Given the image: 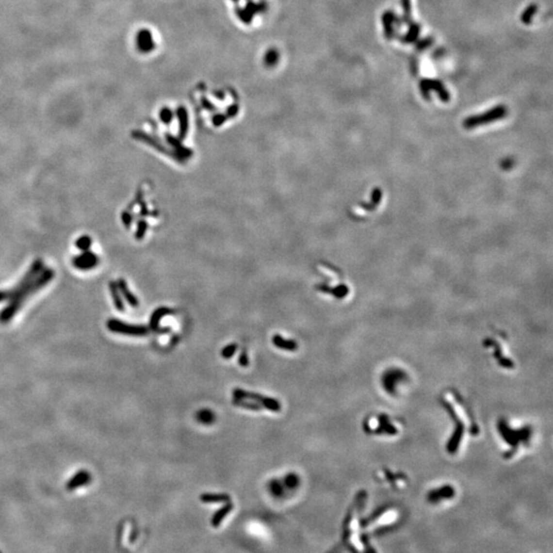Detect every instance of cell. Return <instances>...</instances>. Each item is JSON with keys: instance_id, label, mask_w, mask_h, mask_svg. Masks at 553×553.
Wrapping results in <instances>:
<instances>
[{"instance_id": "6da1fadb", "label": "cell", "mask_w": 553, "mask_h": 553, "mask_svg": "<svg viewBox=\"0 0 553 553\" xmlns=\"http://www.w3.org/2000/svg\"><path fill=\"white\" fill-rule=\"evenodd\" d=\"M54 276V272L45 267L41 260H36L23 279L12 289L0 290V302L7 301L0 311V322L7 323L20 310L25 301L48 285Z\"/></svg>"}, {"instance_id": "7a4b0ae2", "label": "cell", "mask_w": 553, "mask_h": 553, "mask_svg": "<svg viewBox=\"0 0 553 553\" xmlns=\"http://www.w3.org/2000/svg\"><path fill=\"white\" fill-rule=\"evenodd\" d=\"M440 402L456 423L455 431L447 444V449L450 453H456L460 448L465 431H468L472 435H475L477 432L476 422L472 417V412L467 408L464 400L456 391H445L441 395Z\"/></svg>"}, {"instance_id": "3957f363", "label": "cell", "mask_w": 553, "mask_h": 553, "mask_svg": "<svg viewBox=\"0 0 553 553\" xmlns=\"http://www.w3.org/2000/svg\"><path fill=\"white\" fill-rule=\"evenodd\" d=\"M365 499L366 493H359L358 495L356 502L348 511L343 524V542L347 548L353 551H372L371 548H369L362 519L359 518V510Z\"/></svg>"}, {"instance_id": "277c9868", "label": "cell", "mask_w": 553, "mask_h": 553, "mask_svg": "<svg viewBox=\"0 0 553 553\" xmlns=\"http://www.w3.org/2000/svg\"><path fill=\"white\" fill-rule=\"evenodd\" d=\"M364 429L367 433L374 436H390L399 435V424L393 418L385 414L371 415L364 420Z\"/></svg>"}, {"instance_id": "5b68a950", "label": "cell", "mask_w": 553, "mask_h": 553, "mask_svg": "<svg viewBox=\"0 0 553 553\" xmlns=\"http://www.w3.org/2000/svg\"><path fill=\"white\" fill-rule=\"evenodd\" d=\"M399 520V513L393 507H382L378 511H375L366 521L362 520L364 531L382 532L389 530Z\"/></svg>"}, {"instance_id": "8992f818", "label": "cell", "mask_w": 553, "mask_h": 553, "mask_svg": "<svg viewBox=\"0 0 553 553\" xmlns=\"http://www.w3.org/2000/svg\"><path fill=\"white\" fill-rule=\"evenodd\" d=\"M499 432L503 440L506 442V444H508L512 449V451L509 453L512 454L515 451L519 450L520 446L528 444V441L531 439L532 430L530 426L513 429L508 425V423H507L505 420H502L499 423Z\"/></svg>"}, {"instance_id": "52a82bcc", "label": "cell", "mask_w": 553, "mask_h": 553, "mask_svg": "<svg viewBox=\"0 0 553 553\" xmlns=\"http://www.w3.org/2000/svg\"><path fill=\"white\" fill-rule=\"evenodd\" d=\"M506 114H507L506 107L500 105V106L494 107L490 111H488V112L483 113L481 115H475V116L468 117L463 124H464L465 128H467V129L475 128L478 125H484L487 123H491V122L497 121V120H500L501 118L505 117Z\"/></svg>"}, {"instance_id": "ba28073f", "label": "cell", "mask_w": 553, "mask_h": 553, "mask_svg": "<svg viewBox=\"0 0 553 553\" xmlns=\"http://www.w3.org/2000/svg\"><path fill=\"white\" fill-rule=\"evenodd\" d=\"M107 327L110 331L114 332V333L128 336H146L149 334V329L145 326L126 324V323L116 319L109 320L107 323Z\"/></svg>"}, {"instance_id": "9c48e42d", "label": "cell", "mask_w": 553, "mask_h": 553, "mask_svg": "<svg viewBox=\"0 0 553 553\" xmlns=\"http://www.w3.org/2000/svg\"><path fill=\"white\" fill-rule=\"evenodd\" d=\"M233 395L235 396V398H238V399L254 400L257 403H260V405L262 406L263 408L270 410V411H273V412H280L282 409V406H281L279 401L269 398V396H263L260 393L248 392V391H245L241 389H235L233 390Z\"/></svg>"}, {"instance_id": "30bf717a", "label": "cell", "mask_w": 553, "mask_h": 553, "mask_svg": "<svg viewBox=\"0 0 553 553\" xmlns=\"http://www.w3.org/2000/svg\"><path fill=\"white\" fill-rule=\"evenodd\" d=\"M99 260L98 256L89 250L82 251L81 254L74 257L73 265L80 271H90L98 265Z\"/></svg>"}, {"instance_id": "8fae6325", "label": "cell", "mask_w": 553, "mask_h": 553, "mask_svg": "<svg viewBox=\"0 0 553 553\" xmlns=\"http://www.w3.org/2000/svg\"><path fill=\"white\" fill-rule=\"evenodd\" d=\"M406 380L405 372H403L400 369H390L389 372L383 376V385L385 390L390 393H393L395 391L396 384L398 386L401 384L400 381Z\"/></svg>"}, {"instance_id": "7c38bea8", "label": "cell", "mask_w": 553, "mask_h": 553, "mask_svg": "<svg viewBox=\"0 0 553 553\" xmlns=\"http://www.w3.org/2000/svg\"><path fill=\"white\" fill-rule=\"evenodd\" d=\"M92 476L87 470H79L78 472L74 474L66 484V488L68 491H75L77 488L87 486L91 483Z\"/></svg>"}, {"instance_id": "4fadbf2b", "label": "cell", "mask_w": 553, "mask_h": 553, "mask_svg": "<svg viewBox=\"0 0 553 553\" xmlns=\"http://www.w3.org/2000/svg\"><path fill=\"white\" fill-rule=\"evenodd\" d=\"M455 495V490L450 486L440 487L436 490H432L428 493L427 499L431 503H438L444 500H449Z\"/></svg>"}, {"instance_id": "5bb4252c", "label": "cell", "mask_w": 553, "mask_h": 553, "mask_svg": "<svg viewBox=\"0 0 553 553\" xmlns=\"http://www.w3.org/2000/svg\"><path fill=\"white\" fill-rule=\"evenodd\" d=\"M137 49L142 52H149L154 49L155 42L153 35L149 30H142L137 33L136 36Z\"/></svg>"}, {"instance_id": "9a60e30c", "label": "cell", "mask_w": 553, "mask_h": 553, "mask_svg": "<svg viewBox=\"0 0 553 553\" xmlns=\"http://www.w3.org/2000/svg\"><path fill=\"white\" fill-rule=\"evenodd\" d=\"M169 313H172V310H170L167 308H159L158 309H156L153 315L151 316V320H150V327L152 330L156 331V332H166L167 329H160L159 328V323L160 320L166 316V315H169Z\"/></svg>"}, {"instance_id": "2e32d148", "label": "cell", "mask_w": 553, "mask_h": 553, "mask_svg": "<svg viewBox=\"0 0 553 553\" xmlns=\"http://www.w3.org/2000/svg\"><path fill=\"white\" fill-rule=\"evenodd\" d=\"M385 481L386 482H390L391 486L393 487V488L395 490H400V488H405L406 487V482H407V476H405V474L403 473H392L390 472V470H386L385 472Z\"/></svg>"}, {"instance_id": "e0dca14e", "label": "cell", "mask_w": 553, "mask_h": 553, "mask_svg": "<svg viewBox=\"0 0 553 553\" xmlns=\"http://www.w3.org/2000/svg\"><path fill=\"white\" fill-rule=\"evenodd\" d=\"M272 341L275 346H276L280 349H284V350H289V352H295V350L297 349L298 345L297 343L295 342L294 340H290V339H285L283 338L281 335H274L272 338Z\"/></svg>"}, {"instance_id": "ac0fdd59", "label": "cell", "mask_w": 553, "mask_h": 553, "mask_svg": "<svg viewBox=\"0 0 553 553\" xmlns=\"http://www.w3.org/2000/svg\"><path fill=\"white\" fill-rule=\"evenodd\" d=\"M424 81H425L426 85H427V87H428L429 90H435L436 92H438L439 98H440V99H441L442 101H448V100H449V98H450L449 92H448V90L445 88L444 84H442V83H441L440 81L432 80V79H430V80H429V79H424Z\"/></svg>"}, {"instance_id": "d6986e66", "label": "cell", "mask_w": 553, "mask_h": 553, "mask_svg": "<svg viewBox=\"0 0 553 553\" xmlns=\"http://www.w3.org/2000/svg\"><path fill=\"white\" fill-rule=\"evenodd\" d=\"M117 286H118V289H119L120 293H121L122 296L127 300V302L130 304L131 307H137L138 306L137 298L130 292V290H129L126 282L123 279H120L118 281Z\"/></svg>"}, {"instance_id": "ffe728a7", "label": "cell", "mask_w": 553, "mask_h": 553, "mask_svg": "<svg viewBox=\"0 0 553 553\" xmlns=\"http://www.w3.org/2000/svg\"><path fill=\"white\" fill-rule=\"evenodd\" d=\"M234 508V505L233 503L228 501V504H226L223 508H220L219 510H217L213 516H212V520H211V524L213 525L214 528H217L218 525L223 521V520L226 518V516L232 511V509Z\"/></svg>"}, {"instance_id": "44dd1931", "label": "cell", "mask_w": 553, "mask_h": 553, "mask_svg": "<svg viewBox=\"0 0 553 553\" xmlns=\"http://www.w3.org/2000/svg\"><path fill=\"white\" fill-rule=\"evenodd\" d=\"M110 292L112 294V297H113V301L115 307L118 310L120 311H123L124 310V303L122 300V295L120 293L119 289H118V286L117 283L112 282L110 284Z\"/></svg>"}, {"instance_id": "7402d4cb", "label": "cell", "mask_w": 553, "mask_h": 553, "mask_svg": "<svg viewBox=\"0 0 553 553\" xmlns=\"http://www.w3.org/2000/svg\"><path fill=\"white\" fill-rule=\"evenodd\" d=\"M200 500L204 503H213V502H228L230 501V497L228 494H202L200 496Z\"/></svg>"}, {"instance_id": "603a6c76", "label": "cell", "mask_w": 553, "mask_h": 553, "mask_svg": "<svg viewBox=\"0 0 553 553\" xmlns=\"http://www.w3.org/2000/svg\"><path fill=\"white\" fill-rule=\"evenodd\" d=\"M382 20H383V25H384L385 35H386L387 38H391L392 35H393L392 24L395 21V16L393 15V13L392 12H386L382 16Z\"/></svg>"}, {"instance_id": "cb8c5ba5", "label": "cell", "mask_w": 553, "mask_h": 553, "mask_svg": "<svg viewBox=\"0 0 553 553\" xmlns=\"http://www.w3.org/2000/svg\"><path fill=\"white\" fill-rule=\"evenodd\" d=\"M419 33H420V27L417 24H412L408 33L404 35L401 39L403 42H406V43L414 42L415 40L417 39Z\"/></svg>"}, {"instance_id": "d4e9b609", "label": "cell", "mask_w": 553, "mask_h": 553, "mask_svg": "<svg viewBox=\"0 0 553 553\" xmlns=\"http://www.w3.org/2000/svg\"><path fill=\"white\" fill-rule=\"evenodd\" d=\"M233 404H234L235 406H237V407L243 408V409H247V410H251V411H260V410H261V409L263 408L261 405H258V403H257V404H255V403H248V402L243 401V399H238V398H236V399L233 400Z\"/></svg>"}, {"instance_id": "484cf974", "label": "cell", "mask_w": 553, "mask_h": 553, "mask_svg": "<svg viewBox=\"0 0 553 553\" xmlns=\"http://www.w3.org/2000/svg\"><path fill=\"white\" fill-rule=\"evenodd\" d=\"M537 9H538V6L536 4H531L527 8H525V11L523 12V14L521 16L522 23L523 24H531L532 17L534 16L535 14H536Z\"/></svg>"}, {"instance_id": "4316f807", "label": "cell", "mask_w": 553, "mask_h": 553, "mask_svg": "<svg viewBox=\"0 0 553 553\" xmlns=\"http://www.w3.org/2000/svg\"><path fill=\"white\" fill-rule=\"evenodd\" d=\"M92 244V240L88 236H82L76 240V247L81 251L89 250Z\"/></svg>"}, {"instance_id": "83f0119b", "label": "cell", "mask_w": 553, "mask_h": 553, "mask_svg": "<svg viewBox=\"0 0 553 553\" xmlns=\"http://www.w3.org/2000/svg\"><path fill=\"white\" fill-rule=\"evenodd\" d=\"M237 349H238V345L236 343L229 344V345L224 347L223 350H221V357H223L224 358H227V359L230 358L236 354Z\"/></svg>"}, {"instance_id": "f1b7e54d", "label": "cell", "mask_w": 553, "mask_h": 553, "mask_svg": "<svg viewBox=\"0 0 553 553\" xmlns=\"http://www.w3.org/2000/svg\"><path fill=\"white\" fill-rule=\"evenodd\" d=\"M146 228H147V224L146 223V221H140V223H138V226H137L136 232H135L136 239H138V240L143 239L145 237L146 232Z\"/></svg>"}, {"instance_id": "f546056e", "label": "cell", "mask_w": 553, "mask_h": 553, "mask_svg": "<svg viewBox=\"0 0 553 553\" xmlns=\"http://www.w3.org/2000/svg\"><path fill=\"white\" fill-rule=\"evenodd\" d=\"M278 61V53L276 51H269L265 54V63L270 66H274L276 62Z\"/></svg>"}, {"instance_id": "4dcf8cb0", "label": "cell", "mask_w": 553, "mask_h": 553, "mask_svg": "<svg viewBox=\"0 0 553 553\" xmlns=\"http://www.w3.org/2000/svg\"><path fill=\"white\" fill-rule=\"evenodd\" d=\"M160 117H161V120L164 123H169L171 121L172 115L169 112V110H163L160 114Z\"/></svg>"}, {"instance_id": "1f68e13d", "label": "cell", "mask_w": 553, "mask_h": 553, "mask_svg": "<svg viewBox=\"0 0 553 553\" xmlns=\"http://www.w3.org/2000/svg\"><path fill=\"white\" fill-rule=\"evenodd\" d=\"M239 364L242 367H248L249 365V358L247 357L246 352H242L239 357Z\"/></svg>"}, {"instance_id": "d6a6232c", "label": "cell", "mask_w": 553, "mask_h": 553, "mask_svg": "<svg viewBox=\"0 0 553 553\" xmlns=\"http://www.w3.org/2000/svg\"><path fill=\"white\" fill-rule=\"evenodd\" d=\"M402 4H403V8H404L405 15L407 16V17H409V16H410V12H411L410 0H402Z\"/></svg>"}, {"instance_id": "836d02e7", "label": "cell", "mask_w": 553, "mask_h": 553, "mask_svg": "<svg viewBox=\"0 0 553 553\" xmlns=\"http://www.w3.org/2000/svg\"><path fill=\"white\" fill-rule=\"evenodd\" d=\"M122 220H123V223H124V225H125V227H126V228H129V227H130L131 220H132L131 215L129 214L127 211H125L124 213L122 214Z\"/></svg>"}, {"instance_id": "e575fe53", "label": "cell", "mask_w": 553, "mask_h": 553, "mask_svg": "<svg viewBox=\"0 0 553 553\" xmlns=\"http://www.w3.org/2000/svg\"><path fill=\"white\" fill-rule=\"evenodd\" d=\"M210 416H211V415L208 414V411H203L202 414L200 415V419H201L202 421H204L205 423H208V420L211 421V420H210Z\"/></svg>"}, {"instance_id": "d590c367", "label": "cell", "mask_w": 553, "mask_h": 553, "mask_svg": "<svg viewBox=\"0 0 553 553\" xmlns=\"http://www.w3.org/2000/svg\"><path fill=\"white\" fill-rule=\"evenodd\" d=\"M429 41H430L429 39H424L423 41H421V42L419 43V45H418V49H420V50H421V49H426V48H427V46L429 45Z\"/></svg>"}]
</instances>
